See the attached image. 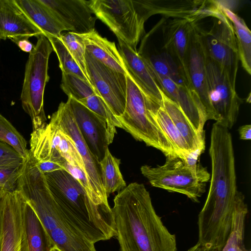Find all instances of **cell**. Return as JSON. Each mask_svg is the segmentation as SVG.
Instances as JSON below:
<instances>
[{
    "label": "cell",
    "mask_w": 251,
    "mask_h": 251,
    "mask_svg": "<svg viewBox=\"0 0 251 251\" xmlns=\"http://www.w3.org/2000/svg\"><path fill=\"white\" fill-rule=\"evenodd\" d=\"M58 38L66 46L73 58L91 84L87 71L85 60L86 49L82 34L68 32L61 34Z\"/></svg>",
    "instance_id": "cell-34"
},
{
    "label": "cell",
    "mask_w": 251,
    "mask_h": 251,
    "mask_svg": "<svg viewBox=\"0 0 251 251\" xmlns=\"http://www.w3.org/2000/svg\"><path fill=\"white\" fill-rule=\"evenodd\" d=\"M63 169L67 171L82 186L90 199L97 204H106L100 201L94 193L85 173L79 168L72 165L65 160L62 165Z\"/></svg>",
    "instance_id": "cell-35"
},
{
    "label": "cell",
    "mask_w": 251,
    "mask_h": 251,
    "mask_svg": "<svg viewBox=\"0 0 251 251\" xmlns=\"http://www.w3.org/2000/svg\"><path fill=\"white\" fill-rule=\"evenodd\" d=\"M67 101L86 145L100 163L113 140L109 132L106 122L72 98L68 97Z\"/></svg>",
    "instance_id": "cell-14"
},
{
    "label": "cell",
    "mask_w": 251,
    "mask_h": 251,
    "mask_svg": "<svg viewBox=\"0 0 251 251\" xmlns=\"http://www.w3.org/2000/svg\"><path fill=\"white\" fill-rule=\"evenodd\" d=\"M137 52L151 71L171 79L179 86H189L183 69L167 52L151 55L143 52Z\"/></svg>",
    "instance_id": "cell-26"
},
{
    "label": "cell",
    "mask_w": 251,
    "mask_h": 251,
    "mask_svg": "<svg viewBox=\"0 0 251 251\" xmlns=\"http://www.w3.org/2000/svg\"><path fill=\"white\" fill-rule=\"evenodd\" d=\"M29 53L25 68L21 100L22 106L30 117L33 130L47 124L44 108L45 86L50 76L48 64L53 48L48 39L42 34Z\"/></svg>",
    "instance_id": "cell-7"
},
{
    "label": "cell",
    "mask_w": 251,
    "mask_h": 251,
    "mask_svg": "<svg viewBox=\"0 0 251 251\" xmlns=\"http://www.w3.org/2000/svg\"><path fill=\"white\" fill-rule=\"evenodd\" d=\"M240 139L243 140H250L251 139V125H245L240 126L239 128Z\"/></svg>",
    "instance_id": "cell-41"
},
{
    "label": "cell",
    "mask_w": 251,
    "mask_h": 251,
    "mask_svg": "<svg viewBox=\"0 0 251 251\" xmlns=\"http://www.w3.org/2000/svg\"><path fill=\"white\" fill-rule=\"evenodd\" d=\"M126 105L123 115L117 118L122 128L136 140L161 151L166 156L176 155L167 136L155 118L160 106L148 100L126 74Z\"/></svg>",
    "instance_id": "cell-5"
},
{
    "label": "cell",
    "mask_w": 251,
    "mask_h": 251,
    "mask_svg": "<svg viewBox=\"0 0 251 251\" xmlns=\"http://www.w3.org/2000/svg\"><path fill=\"white\" fill-rule=\"evenodd\" d=\"M132 2L138 16L145 22L155 14L187 19L193 22L208 16L207 0H132Z\"/></svg>",
    "instance_id": "cell-17"
},
{
    "label": "cell",
    "mask_w": 251,
    "mask_h": 251,
    "mask_svg": "<svg viewBox=\"0 0 251 251\" xmlns=\"http://www.w3.org/2000/svg\"><path fill=\"white\" fill-rule=\"evenodd\" d=\"M85 60L92 86L116 118L121 116L126 105V75L107 67L86 51Z\"/></svg>",
    "instance_id": "cell-12"
},
{
    "label": "cell",
    "mask_w": 251,
    "mask_h": 251,
    "mask_svg": "<svg viewBox=\"0 0 251 251\" xmlns=\"http://www.w3.org/2000/svg\"><path fill=\"white\" fill-rule=\"evenodd\" d=\"M120 159L112 155L108 148L99 163L102 184L108 197L126 186L120 171Z\"/></svg>",
    "instance_id": "cell-29"
},
{
    "label": "cell",
    "mask_w": 251,
    "mask_h": 251,
    "mask_svg": "<svg viewBox=\"0 0 251 251\" xmlns=\"http://www.w3.org/2000/svg\"><path fill=\"white\" fill-rule=\"evenodd\" d=\"M25 199L18 190H4L1 251H28L23 217Z\"/></svg>",
    "instance_id": "cell-16"
},
{
    "label": "cell",
    "mask_w": 251,
    "mask_h": 251,
    "mask_svg": "<svg viewBox=\"0 0 251 251\" xmlns=\"http://www.w3.org/2000/svg\"><path fill=\"white\" fill-rule=\"evenodd\" d=\"M72 139L84 165L85 171L92 188L97 197L108 204V196L102 184L100 164L90 151L75 120L69 102H61L50 118Z\"/></svg>",
    "instance_id": "cell-13"
},
{
    "label": "cell",
    "mask_w": 251,
    "mask_h": 251,
    "mask_svg": "<svg viewBox=\"0 0 251 251\" xmlns=\"http://www.w3.org/2000/svg\"><path fill=\"white\" fill-rule=\"evenodd\" d=\"M113 211L121 251H176V237L163 224L143 184L118 192Z\"/></svg>",
    "instance_id": "cell-2"
},
{
    "label": "cell",
    "mask_w": 251,
    "mask_h": 251,
    "mask_svg": "<svg viewBox=\"0 0 251 251\" xmlns=\"http://www.w3.org/2000/svg\"><path fill=\"white\" fill-rule=\"evenodd\" d=\"M211 16L214 20L209 30H201L198 27L202 44L206 56L226 73L235 86L239 58L232 24L217 5Z\"/></svg>",
    "instance_id": "cell-8"
},
{
    "label": "cell",
    "mask_w": 251,
    "mask_h": 251,
    "mask_svg": "<svg viewBox=\"0 0 251 251\" xmlns=\"http://www.w3.org/2000/svg\"><path fill=\"white\" fill-rule=\"evenodd\" d=\"M50 251H61L58 249H57L56 247L53 248Z\"/></svg>",
    "instance_id": "cell-43"
},
{
    "label": "cell",
    "mask_w": 251,
    "mask_h": 251,
    "mask_svg": "<svg viewBox=\"0 0 251 251\" xmlns=\"http://www.w3.org/2000/svg\"><path fill=\"white\" fill-rule=\"evenodd\" d=\"M46 37L49 40L53 48V50L57 56L59 66L62 73L74 75L89 82L66 46L59 38L54 36Z\"/></svg>",
    "instance_id": "cell-33"
},
{
    "label": "cell",
    "mask_w": 251,
    "mask_h": 251,
    "mask_svg": "<svg viewBox=\"0 0 251 251\" xmlns=\"http://www.w3.org/2000/svg\"><path fill=\"white\" fill-rule=\"evenodd\" d=\"M2 186L0 184V190H2Z\"/></svg>",
    "instance_id": "cell-44"
},
{
    "label": "cell",
    "mask_w": 251,
    "mask_h": 251,
    "mask_svg": "<svg viewBox=\"0 0 251 251\" xmlns=\"http://www.w3.org/2000/svg\"><path fill=\"white\" fill-rule=\"evenodd\" d=\"M221 10L232 24L242 66L249 75H251V32L244 20L233 11L225 8Z\"/></svg>",
    "instance_id": "cell-28"
},
{
    "label": "cell",
    "mask_w": 251,
    "mask_h": 251,
    "mask_svg": "<svg viewBox=\"0 0 251 251\" xmlns=\"http://www.w3.org/2000/svg\"><path fill=\"white\" fill-rule=\"evenodd\" d=\"M64 31L86 34L95 29L97 18L91 7V0H40Z\"/></svg>",
    "instance_id": "cell-15"
},
{
    "label": "cell",
    "mask_w": 251,
    "mask_h": 251,
    "mask_svg": "<svg viewBox=\"0 0 251 251\" xmlns=\"http://www.w3.org/2000/svg\"><path fill=\"white\" fill-rule=\"evenodd\" d=\"M206 58V54L196 23L190 34L184 72L189 86L198 95L205 109L206 116L209 109V101Z\"/></svg>",
    "instance_id": "cell-18"
},
{
    "label": "cell",
    "mask_w": 251,
    "mask_h": 251,
    "mask_svg": "<svg viewBox=\"0 0 251 251\" xmlns=\"http://www.w3.org/2000/svg\"><path fill=\"white\" fill-rule=\"evenodd\" d=\"M26 201L61 251H97L94 244L66 216L48 188L44 174L36 166L33 158L24 161L16 184Z\"/></svg>",
    "instance_id": "cell-3"
},
{
    "label": "cell",
    "mask_w": 251,
    "mask_h": 251,
    "mask_svg": "<svg viewBox=\"0 0 251 251\" xmlns=\"http://www.w3.org/2000/svg\"><path fill=\"white\" fill-rule=\"evenodd\" d=\"M4 205V190H0V251H1L3 233V220Z\"/></svg>",
    "instance_id": "cell-39"
},
{
    "label": "cell",
    "mask_w": 251,
    "mask_h": 251,
    "mask_svg": "<svg viewBox=\"0 0 251 251\" xmlns=\"http://www.w3.org/2000/svg\"><path fill=\"white\" fill-rule=\"evenodd\" d=\"M42 34L15 0H0V39L8 38L14 42L22 38H37Z\"/></svg>",
    "instance_id": "cell-20"
},
{
    "label": "cell",
    "mask_w": 251,
    "mask_h": 251,
    "mask_svg": "<svg viewBox=\"0 0 251 251\" xmlns=\"http://www.w3.org/2000/svg\"><path fill=\"white\" fill-rule=\"evenodd\" d=\"M154 116L159 126L169 139L177 156L183 158L186 154L191 152L184 139L164 109L162 104L154 113Z\"/></svg>",
    "instance_id": "cell-30"
},
{
    "label": "cell",
    "mask_w": 251,
    "mask_h": 251,
    "mask_svg": "<svg viewBox=\"0 0 251 251\" xmlns=\"http://www.w3.org/2000/svg\"><path fill=\"white\" fill-rule=\"evenodd\" d=\"M166 157L163 165L141 166L142 174L153 187L182 194L192 201L198 202L210 178L206 168L200 163L190 166L177 155Z\"/></svg>",
    "instance_id": "cell-6"
},
{
    "label": "cell",
    "mask_w": 251,
    "mask_h": 251,
    "mask_svg": "<svg viewBox=\"0 0 251 251\" xmlns=\"http://www.w3.org/2000/svg\"><path fill=\"white\" fill-rule=\"evenodd\" d=\"M60 86L68 97L78 102L92 95L98 94L89 82L70 74L62 73Z\"/></svg>",
    "instance_id": "cell-31"
},
{
    "label": "cell",
    "mask_w": 251,
    "mask_h": 251,
    "mask_svg": "<svg viewBox=\"0 0 251 251\" xmlns=\"http://www.w3.org/2000/svg\"><path fill=\"white\" fill-rule=\"evenodd\" d=\"M34 160L36 166L43 174L63 169L60 164L56 162L49 161L37 162L34 159Z\"/></svg>",
    "instance_id": "cell-38"
},
{
    "label": "cell",
    "mask_w": 251,
    "mask_h": 251,
    "mask_svg": "<svg viewBox=\"0 0 251 251\" xmlns=\"http://www.w3.org/2000/svg\"><path fill=\"white\" fill-rule=\"evenodd\" d=\"M50 191L63 212L91 242L116 236L109 205L97 204L80 183L64 169L44 174Z\"/></svg>",
    "instance_id": "cell-4"
},
{
    "label": "cell",
    "mask_w": 251,
    "mask_h": 251,
    "mask_svg": "<svg viewBox=\"0 0 251 251\" xmlns=\"http://www.w3.org/2000/svg\"><path fill=\"white\" fill-rule=\"evenodd\" d=\"M187 251H218L215 249L208 246L197 243L195 246L190 248Z\"/></svg>",
    "instance_id": "cell-42"
},
{
    "label": "cell",
    "mask_w": 251,
    "mask_h": 251,
    "mask_svg": "<svg viewBox=\"0 0 251 251\" xmlns=\"http://www.w3.org/2000/svg\"><path fill=\"white\" fill-rule=\"evenodd\" d=\"M248 212L244 195L238 191L230 230L221 251H251L244 244L245 220Z\"/></svg>",
    "instance_id": "cell-27"
},
{
    "label": "cell",
    "mask_w": 251,
    "mask_h": 251,
    "mask_svg": "<svg viewBox=\"0 0 251 251\" xmlns=\"http://www.w3.org/2000/svg\"><path fill=\"white\" fill-rule=\"evenodd\" d=\"M23 51L30 53L33 49L34 45L27 38H22L14 42Z\"/></svg>",
    "instance_id": "cell-40"
},
{
    "label": "cell",
    "mask_w": 251,
    "mask_h": 251,
    "mask_svg": "<svg viewBox=\"0 0 251 251\" xmlns=\"http://www.w3.org/2000/svg\"><path fill=\"white\" fill-rule=\"evenodd\" d=\"M24 161L12 147L0 141V168L19 167Z\"/></svg>",
    "instance_id": "cell-36"
},
{
    "label": "cell",
    "mask_w": 251,
    "mask_h": 251,
    "mask_svg": "<svg viewBox=\"0 0 251 251\" xmlns=\"http://www.w3.org/2000/svg\"><path fill=\"white\" fill-rule=\"evenodd\" d=\"M0 141L12 147L24 159H26L30 152L27 142L12 124L0 114Z\"/></svg>",
    "instance_id": "cell-32"
},
{
    "label": "cell",
    "mask_w": 251,
    "mask_h": 251,
    "mask_svg": "<svg viewBox=\"0 0 251 251\" xmlns=\"http://www.w3.org/2000/svg\"><path fill=\"white\" fill-rule=\"evenodd\" d=\"M196 23L187 19L175 18L170 20L163 28V48L176 60L184 72L190 34Z\"/></svg>",
    "instance_id": "cell-21"
},
{
    "label": "cell",
    "mask_w": 251,
    "mask_h": 251,
    "mask_svg": "<svg viewBox=\"0 0 251 251\" xmlns=\"http://www.w3.org/2000/svg\"><path fill=\"white\" fill-rule=\"evenodd\" d=\"M23 217L28 251H50L55 247L34 211L26 201L24 205Z\"/></svg>",
    "instance_id": "cell-25"
},
{
    "label": "cell",
    "mask_w": 251,
    "mask_h": 251,
    "mask_svg": "<svg viewBox=\"0 0 251 251\" xmlns=\"http://www.w3.org/2000/svg\"><path fill=\"white\" fill-rule=\"evenodd\" d=\"M29 146V152L37 162L49 161L60 165L64 159L85 173L83 161L72 139L51 120L32 130Z\"/></svg>",
    "instance_id": "cell-11"
},
{
    "label": "cell",
    "mask_w": 251,
    "mask_h": 251,
    "mask_svg": "<svg viewBox=\"0 0 251 251\" xmlns=\"http://www.w3.org/2000/svg\"><path fill=\"white\" fill-rule=\"evenodd\" d=\"M22 166L17 168H0V184L2 186L3 190L13 191L16 190Z\"/></svg>",
    "instance_id": "cell-37"
},
{
    "label": "cell",
    "mask_w": 251,
    "mask_h": 251,
    "mask_svg": "<svg viewBox=\"0 0 251 251\" xmlns=\"http://www.w3.org/2000/svg\"><path fill=\"white\" fill-rule=\"evenodd\" d=\"M118 41V50L127 74L148 100L162 103V90L144 60L137 50L120 39Z\"/></svg>",
    "instance_id": "cell-19"
},
{
    "label": "cell",
    "mask_w": 251,
    "mask_h": 251,
    "mask_svg": "<svg viewBox=\"0 0 251 251\" xmlns=\"http://www.w3.org/2000/svg\"><path fill=\"white\" fill-rule=\"evenodd\" d=\"M26 17L46 37H59L64 31L47 7L40 0H15Z\"/></svg>",
    "instance_id": "cell-23"
},
{
    "label": "cell",
    "mask_w": 251,
    "mask_h": 251,
    "mask_svg": "<svg viewBox=\"0 0 251 251\" xmlns=\"http://www.w3.org/2000/svg\"><path fill=\"white\" fill-rule=\"evenodd\" d=\"M86 51L110 69L126 75L124 64L114 42L102 37L94 30L82 34Z\"/></svg>",
    "instance_id": "cell-22"
},
{
    "label": "cell",
    "mask_w": 251,
    "mask_h": 251,
    "mask_svg": "<svg viewBox=\"0 0 251 251\" xmlns=\"http://www.w3.org/2000/svg\"><path fill=\"white\" fill-rule=\"evenodd\" d=\"M162 106L177 130L184 139L191 151L205 146V134L201 135L195 130L180 107L162 91Z\"/></svg>",
    "instance_id": "cell-24"
},
{
    "label": "cell",
    "mask_w": 251,
    "mask_h": 251,
    "mask_svg": "<svg viewBox=\"0 0 251 251\" xmlns=\"http://www.w3.org/2000/svg\"><path fill=\"white\" fill-rule=\"evenodd\" d=\"M91 7L120 39L135 50L144 32L145 22L137 13L132 0H91Z\"/></svg>",
    "instance_id": "cell-10"
},
{
    "label": "cell",
    "mask_w": 251,
    "mask_h": 251,
    "mask_svg": "<svg viewBox=\"0 0 251 251\" xmlns=\"http://www.w3.org/2000/svg\"><path fill=\"white\" fill-rule=\"evenodd\" d=\"M209 153L211 175L205 202L198 215V243L221 251L232 221L236 184L235 156L229 129L215 123Z\"/></svg>",
    "instance_id": "cell-1"
},
{
    "label": "cell",
    "mask_w": 251,
    "mask_h": 251,
    "mask_svg": "<svg viewBox=\"0 0 251 251\" xmlns=\"http://www.w3.org/2000/svg\"><path fill=\"white\" fill-rule=\"evenodd\" d=\"M206 75L209 101L206 120L229 129L237 120L242 100L226 73L207 56Z\"/></svg>",
    "instance_id": "cell-9"
}]
</instances>
